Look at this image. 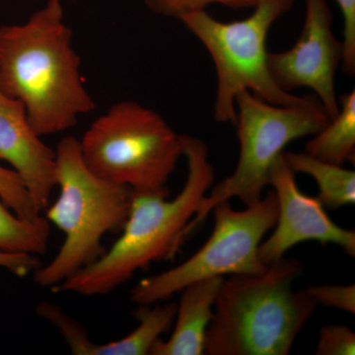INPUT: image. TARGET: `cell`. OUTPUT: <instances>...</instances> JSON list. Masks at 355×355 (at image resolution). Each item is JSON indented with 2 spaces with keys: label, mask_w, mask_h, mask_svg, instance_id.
Segmentation results:
<instances>
[{
  "label": "cell",
  "mask_w": 355,
  "mask_h": 355,
  "mask_svg": "<svg viewBox=\"0 0 355 355\" xmlns=\"http://www.w3.org/2000/svg\"><path fill=\"white\" fill-rule=\"evenodd\" d=\"M40 266L38 257L34 254L0 251V268H6L16 277H26L34 272Z\"/></svg>",
  "instance_id": "obj_22"
},
{
  "label": "cell",
  "mask_w": 355,
  "mask_h": 355,
  "mask_svg": "<svg viewBox=\"0 0 355 355\" xmlns=\"http://www.w3.org/2000/svg\"><path fill=\"white\" fill-rule=\"evenodd\" d=\"M50 233L51 223L46 217L22 218L0 198V251L38 257L46 253Z\"/></svg>",
  "instance_id": "obj_16"
},
{
  "label": "cell",
  "mask_w": 355,
  "mask_h": 355,
  "mask_svg": "<svg viewBox=\"0 0 355 355\" xmlns=\"http://www.w3.org/2000/svg\"><path fill=\"white\" fill-rule=\"evenodd\" d=\"M303 266L282 258L261 275L223 280L205 336L207 355H288L317 303L293 284Z\"/></svg>",
  "instance_id": "obj_3"
},
{
  "label": "cell",
  "mask_w": 355,
  "mask_h": 355,
  "mask_svg": "<svg viewBox=\"0 0 355 355\" xmlns=\"http://www.w3.org/2000/svg\"><path fill=\"white\" fill-rule=\"evenodd\" d=\"M305 20L294 46L268 53V69L286 92L305 87L319 98L330 119L340 111L336 70L342 65L343 44L334 35L333 13L327 0H304Z\"/></svg>",
  "instance_id": "obj_9"
},
{
  "label": "cell",
  "mask_w": 355,
  "mask_h": 355,
  "mask_svg": "<svg viewBox=\"0 0 355 355\" xmlns=\"http://www.w3.org/2000/svg\"><path fill=\"white\" fill-rule=\"evenodd\" d=\"M294 173L309 175L316 181L317 198L324 209L335 210L355 203V172L326 162L306 153H282Z\"/></svg>",
  "instance_id": "obj_13"
},
{
  "label": "cell",
  "mask_w": 355,
  "mask_h": 355,
  "mask_svg": "<svg viewBox=\"0 0 355 355\" xmlns=\"http://www.w3.org/2000/svg\"><path fill=\"white\" fill-rule=\"evenodd\" d=\"M293 3L294 0H260L251 15L233 22L217 20L207 10L179 18L214 62V114L217 123H235L236 99L244 91L275 105L291 104L298 99L299 96L286 92L275 83L268 69L266 49L270 28Z\"/></svg>",
  "instance_id": "obj_7"
},
{
  "label": "cell",
  "mask_w": 355,
  "mask_h": 355,
  "mask_svg": "<svg viewBox=\"0 0 355 355\" xmlns=\"http://www.w3.org/2000/svg\"><path fill=\"white\" fill-rule=\"evenodd\" d=\"M295 175L282 154L273 165L268 182L277 196L279 212L275 230L259 248L261 260L266 266L272 265L284 258L292 247L310 241L336 245L354 258V231L338 226L317 198L303 193Z\"/></svg>",
  "instance_id": "obj_10"
},
{
  "label": "cell",
  "mask_w": 355,
  "mask_h": 355,
  "mask_svg": "<svg viewBox=\"0 0 355 355\" xmlns=\"http://www.w3.org/2000/svg\"><path fill=\"white\" fill-rule=\"evenodd\" d=\"M330 116L316 95L299 96L287 105H275L244 91L236 99L239 158L234 172L210 190L184 231V241L202 225L218 203L236 198L246 207L263 198L270 172L286 147L294 140L312 137Z\"/></svg>",
  "instance_id": "obj_5"
},
{
  "label": "cell",
  "mask_w": 355,
  "mask_h": 355,
  "mask_svg": "<svg viewBox=\"0 0 355 355\" xmlns=\"http://www.w3.org/2000/svg\"><path fill=\"white\" fill-rule=\"evenodd\" d=\"M80 64L62 2L48 0L23 24L0 26V86L41 137L67 132L94 111Z\"/></svg>",
  "instance_id": "obj_1"
},
{
  "label": "cell",
  "mask_w": 355,
  "mask_h": 355,
  "mask_svg": "<svg viewBox=\"0 0 355 355\" xmlns=\"http://www.w3.org/2000/svg\"><path fill=\"white\" fill-rule=\"evenodd\" d=\"M306 292L314 299L317 305L335 308L343 312L355 314V286H336V284H323L312 286L305 289Z\"/></svg>",
  "instance_id": "obj_20"
},
{
  "label": "cell",
  "mask_w": 355,
  "mask_h": 355,
  "mask_svg": "<svg viewBox=\"0 0 355 355\" xmlns=\"http://www.w3.org/2000/svg\"><path fill=\"white\" fill-rule=\"evenodd\" d=\"M51 1L62 2V0H51Z\"/></svg>",
  "instance_id": "obj_23"
},
{
  "label": "cell",
  "mask_w": 355,
  "mask_h": 355,
  "mask_svg": "<svg viewBox=\"0 0 355 355\" xmlns=\"http://www.w3.org/2000/svg\"><path fill=\"white\" fill-rule=\"evenodd\" d=\"M0 160L11 165L37 211L50 202L55 188V154L33 130L24 107L0 86Z\"/></svg>",
  "instance_id": "obj_11"
},
{
  "label": "cell",
  "mask_w": 355,
  "mask_h": 355,
  "mask_svg": "<svg viewBox=\"0 0 355 355\" xmlns=\"http://www.w3.org/2000/svg\"><path fill=\"white\" fill-rule=\"evenodd\" d=\"M142 2L151 12L179 19L188 13L207 10L210 6H221L235 10L253 9L260 0H142Z\"/></svg>",
  "instance_id": "obj_17"
},
{
  "label": "cell",
  "mask_w": 355,
  "mask_h": 355,
  "mask_svg": "<svg viewBox=\"0 0 355 355\" xmlns=\"http://www.w3.org/2000/svg\"><path fill=\"white\" fill-rule=\"evenodd\" d=\"M224 277L193 282L182 291L174 330L167 340H158L151 355L205 354V336Z\"/></svg>",
  "instance_id": "obj_12"
},
{
  "label": "cell",
  "mask_w": 355,
  "mask_h": 355,
  "mask_svg": "<svg viewBox=\"0 0 355 355\" xmlns=\"http://www.w3.org/2000/svg\"><path fill=\"white\" fill-rule=\"evenodd\" d=\"M188 176L183 189L168 193L132 191L123 234L111 249L55 287L83 296L111 293L153 261L174 258L184 243V231L214 183L209 148L202 139L182 135Z\"/></svg>",
  "instance_id": "obj_2"
},
{
  "label": "cell",
  "mask_w": 355,
  "mask_h": 355,
  "mask_svg": "<svg viewBox=\"0 0 355 355\" xmlns=\"http://www.w3.org/2000/svg\"><path fill=\"white\" fill-rule=\"evenodd\" d=\"M343 16L342 69L347 76L355 74V0H336Z\"/></svg>",
  "instance_id": "obj_21"
},
{
  "label": "cell",
  "mask_w": 355,
  "mask_h": 355,
  "mask_svg": "<svg viewBox=\"0 0 355 355\" xmlns=\"http://www.w3.org/2000/svg\"><path fill=\"white\" fill-rule=\"evenodd\" d=\"M335 118L306 144L305 153L313 157L343 166L354 162L355 90L342 96Z\"/></svg>",
  "instance_id": "obj_14"
},
{
  "label": "cell",
  "mask_w": 355,
  "mask_h": 355,
  "mask_svg": "<svg viewBox=\"0 0 355 355\" xmlns=\"http://www.w3.org/2000/svg\"><path fill=\"white\" fill-rule=\"evenodd\" d=\"M79 146L95 175L137 193H169L168 180L183 157L182 135L135 101L114 104L91 123Z\"/></svg>",
  "instance_id": "obj_6"
},
{
  "label": "cell",
  "mask_w": 355,
  "mask_h": 355,
  "mask_svg": "<svg viewBox=\"0 0 355 355\" xmlns=\"http://www.w3.org/2000/svg\"><path fill=\"white\" fill-rule=\"evenodd\" d=\"M0 198L16 216L22 218H39L41 214L37 211L27 189L19 176L13 171L0 166Z\"/></svg>",
  "instance_id": "obj_18"
},
{
  "label": "cell",
  "mask_w": 355,
  "mask_h": 355,
  "mask_svg": "<svg viewBox=\"0 0 355 355\" xmlns=\"http://www.w3.org/2000/svg\"><path fill=\"white\" fill-rule=\"evenodd\" d=\"M316 355H354L355 334L347 326L328 324L320 330Z\"/></svg>",
  "instance_id": "obj_19"
},
{
  "label": "cell",
  "mask_w": 355,
  "mask_h": 355,
  "mask_svg": "<svg viewBox=\"0 0 355 355\" xmlns=\"http://www.w3.org/2000/svg\"><path fill=\"white\" fill-rule=\"evenodd\" d=\"M211 212L214 231L205 245L181 265L139 282L130 292L133 303L140 306L162 302L202 279L266 272L268 266L261 260L259 248L277 222L279 205L275 191H268L243 210H235L229 202H224Z\"/></svg>",
  "instance_id": "obj_8"
},
{
  "label": "cell",
  "mask_w": 355,
  "mask_h": 355,
  "mask_svg": "<svg viewBox=\"0 0 355 355\" xmlns=\"http://www.w3.org/2000/svg\"><path fill=\"white\" fill-rule=\"evenodd\" d=\"M55 154L58 200L46 207V218L64 232L60 251L34 272L41 287H57L104 253L102 239L123 229L130 214L132 191L98 177L84 163L79 140L67 137Z\"/></svg>",
  "instance_id": "obj_4"
},
{
  "label": "cell",
  "mask_w": 355,
  "mask_h": 355,
  "mask_svg": "<svg viewBox=\"0 0 355 355\" xmlns=\"http://www.w3.org/2000/svg\"><path fill=\"white\" fill-rule=\"evenodd\" d=\"M177 304L160 302L153 305H140L137 311L139 324L128 336L104 345L95 343L90 355H146L150 354L153 345L164 334L176 317Z\"/></svg>",
  "instance_id": "obj_15"
}]
</instances>
